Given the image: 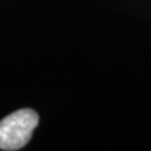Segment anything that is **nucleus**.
Returning a JSON list of instances; mask_svg holds the SVG:
<instances>
[{
  "label": "nucleus",
  "instance_id": "obj_1",
  "mask_svg": "<svg viewBox=\"0 0 151 151\" xmlns=\"http://www.w3.org/2000/svg\"><path fill=\"white\" fill-rule=\"evenodd\" d=\"M39 122L38 113L32 108H22L0 121V150L15 151L29 142Z\"/></svg>",
  "mask_w": 151,
  "mask_h": 151
}]
</instances>
